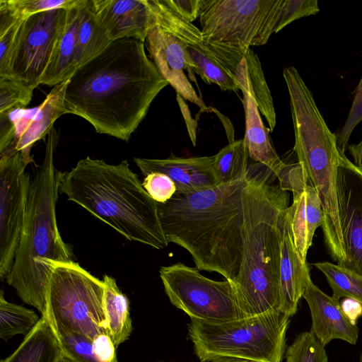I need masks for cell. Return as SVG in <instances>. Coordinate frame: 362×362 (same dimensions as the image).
<instances>
[{
    "instance_id": "obj_5",
    "label": "cell",
    "mask_w": 362,
    "mask_h": 362,
    "mask_svg": "<svg viewBox=\"0 0 362 362\" xmlns=\"http://www.w3.org/2000/svg\"><path fill=\"white\" fill-rule=\"evenodd\" d=\"M58 134L53 127L47 136L45 156L32 179L18 249L11 272L6 278L19 298L46 313L48 267L43 259L73 262L71 245L66 243L58 229L56 204L62 172L54 165Z\"/></svg>"
},
{
    "instance_id": "obj_30",
    "label": "cell",
    "mask_w": 362,
    "mask_h": 362,
    "mask_svg": "<svg viewBox=\"0 0 362 362\" xmlns=\"http://www.w3.org/2000/svg\"><path fill=\"white\" fill-rule=\"evenodd\" d=\"M34 88L13 76H0V117L24 109L30 102Z\"/></svg>"
},
{
    "instance_id": "obj_8",
    "label": "cell",
    "mask_w": 362,
    "mask_h": 362,
    "mask_svg": "<svg viewBox=\"0 0 362 362\" xmlns=\"http://www.w3.org/2000/svg\"><path fill=\"white\" fill-rule=\"evenodd\" d=\"M42 263L49 272L44 315L49 323L92 341L109 334L103 307V281L75 261L43 259Z\"/></svg>"
},
{
    "instance_id": "obj_7",
    "label": "cell",
    "mask_w": 362,
    "mask_h": 362,
    "mask_svg": "<svg viewBox=\"0 0 362 362\" xmlns=\"http://www.w3.org/2000/svg\"><path fill=\"white\" fill-rule=\"evenodd\" d=\"M293 124L294 151L320 199L324 213L322 228L325 243L332 257L339 263L345 254L337 197L340 151L336 136L318 110L297 114Z\"/></svg>"
},
{
    "instance_id": "obj_35",
    "label": "cell",
    "mask_w": 362,
    "mask_h": 362,
    "mask_svg": "<svg viewBox=\"0 0 362 362\" xmlns=\"http://www.w3.org/2000/svg\"><path fill=\"white\" fill-rule=\"evenodd\" d=\"M142 185L148 195L157 203H165L176 192V186L173 181L161 173L148 174Z\"/></svg>"
},
{
    "instance_id": "obj_12",
    "label": "cell",
    "mask_w": 362,
    "mask_h": 362,
    "mask_svg": "<svg viewBox=\"0 0 362 362\" xmlns=\"http://www.w3.org/2000/svg\"><path fill=\"white\" fill-rule=\"evenodd\" d=\"M67 18V9L55 8L23 20L10 61V76L34 89L40 84Z\"/></svg>"
},
{
    "instance_id": "obj_6",
    "label": "cell",
    "mask_w": 362,
    "mask_h": 362,
    "mask_svg": "<svg viewBox=\"0 0 362 362\" xmlns=\"http://www.w3.org/2000/svg\"><path fill=\"white\" fill-rule=\"evenodd\" d=\"M290 318L277 310L223 323L190 319L188 335L201 362L221 358L282 362Z\"/></svg>"
},
{
    "instance_id": "obj_33",
    "label": "cell",
    "mask_w": 362,
    "mask_h": 362,
    "mask_svg": "<svg viewBox=\"0 0 362 362\" xmlns=\"http://www.w3.org/2000/svg\"><path fill=\"white\" fill-rule=\"evenodd\" d=\"M320 11L316 0H282L274 28V33L282 30L293 21L315 15Z\"/></svg>"
},
{
    "instance_id": "obj_44",
    "label": "cell",
    "mask_w": 362,
    "mask_h": 362,
    "mask_svg": "<svg viewBox=\"0 0 362 362\" xmlns=\"http://www.w3.org/2000/svg\"><path fill=\"white\" fill-rule=\"evenodd\" d=\"M360 362H362V349H361V357H360Z\"/></svg>"
},
{
    "instance_id": "obj_22",
    "label": "cell",
    "mask_w": 362,
    "mask_h": 362,
    "mask_svg": "<svg viewBox=\"0 0 362 362\" xmlns=\"http://www.w3.org/2000/svg\"><path fill=\"white\" fill-rule=\"evenodd\" d=\"M290 230L295 247L303 262L312 245L315 230L324 222V213L318 195L311 185H308L286 209Z\"/></svg>"
},
{
    "instance_id": "obj_20",
    "label": "cell",
    "mask_w": 362,
    "mask_h": 362,
    "mask_svg": "<svg viewBox=\"0 0 362 362\" xmlns=\"http://www.w3.org/2000/svg\"><path fill=\"white\" fill-rule=\"evenodd\" d=\"M303 298L308 303L312 325L310 332L325 346L334 339H341L354 345L359 329L344 315L340 302L317 287L311 278L308 281Z\"/></svg>"
},
{
    "instance_id": "obj_27",
    "label": "cell",
    "mask_w": 362,
    "mask_h": 362,
    "mask_svg": "<svg viewBox=\"0 0 362 362\" xmlns=\"http://www.w3.org/2000/svg\"><path fill=\"white\" fill-rule=\"evenodd\" d=\"M40 317L35 311L6 300L3 289L0 293V337L7 341L17 334H28Z\"/></svg>"
},
{
    "instance_id": "obj_13",
    "label": "cell",
    "mask_w": 362,
    "mask_h": 362,
    "mask_svg": "<svg viewBox=\"0 0 362 362\" xmlns=\"http://www.w3.org/2000/svg\"><path fill=\"white\" fill-rule=\"evenodd\" d=\"M32 161L21 152L0 156V279L13 264L24 222L32 179L25 171Z\"/></svg>"
},
{
    "instance_id": "obj_18",
    "label": "cell",
    "mask_w": 362,
    "mask_h": 362,
    "mask_svg": "<svg viewBox=\"0 0 362 362\" xmlns=\"http://www.w3.org/2000/svg\"><path fill=\"white\" fill-rule=\"evenodd\" d=\"M134 162L146 176L151 173L168 175L176 192L189 194L219 185L214 170V156L182 158L171 153L167 158H134Z\"/></svg>"
},
{
    "instance_id": "obj_16",
    "label": "cell",
    "mask_w": 362,
    "mask_h": 362,
    "mask_svg": "<svg viewBox=\"0 0 362 362\" xmlns=\"http://www.w3.org/2000/svg\"><path fill=\"white\" fill-rule=\"evenodd\" d=\"M67 82L54 86L45 100L34 109H20L8 115L15 125L16 134L10 146L0 156L20 151L32 158L30 151L35 143L48 136L55 121L66 114L64 94Z\"/></svg>"
},
{
    "instance_id": "obj_39",
    "label": "cell",
    "mask_w": 362,
    "mask_h": 362,
    "mask_svg": "<svg viewBox=\"0 0 362 362\" xmlns=\"http://www.w3.org/2000/svg\"><path fill=\"white\" fill-rule=\"evenodd\" d=\"M16 134L15 125L9 115L0 117V153L13 142Z\"/></svg>"
},
{
    "instance_id": "obj_14",
    "label": "cell",
    "mask_w": 362,
    "mask_h": 362,
    "mask_svg": "<svg viewBox=\"0 0 362 362\" xmlns=\"http://www.w3.org/2000/svg\"><path fill=\"white\" fill-rule=\"evenodd\" d=\"M337 197L345 254L337 264L362 275V171L341 151Z\"/></svg>"
},
{
    "instance_id": "obj_10",
    "label": "cell",
    "mask_w": 362,
    "mask_h": 362,
    "mask_svg": "<svg viewBox=\"0 0 362 362\" xmlns=\"http://www.w3.org/2000/svg\"><path fill=\"white\" fill-rule=\"evenodd\" d=\"M159 275L170 303L190 319L223 323L244 318L229 280L209 279L181 262L161 267Z\"/></svg>"
},
{
    "instance_id": "obj_15",
    "label": "cell",
    "mask_w": 362,
    "mask_h": 362,
    "mask_svg": "<svg viewBox=\"0 0 362 362\" xmlns=\"http://www.w3.org/2000/svg\"><path fill=\"white\" fill-rule=\"evenodd\" d=\"M145 41L159 74L173 87L177 96L206 110L202 98L197 95L185 74L187 71L190 80L197 83L194 65L184 44L157 24L153 18Z\"/></svg>"
},
{
    "instance_id": "obj_2",
    "label": "cell",
    "mask_w": 362,
    "mask_h": 362,
    "mask_svg": "<svg viewBox=\"0 0 362 362\" xmlns=\"http://www.w3.org/2000/svg\"><path fill=\"white\" fill-rule=\"evenodd\" d=\"M247 174L202 191L180 194L158 214L168 243L186 250L199 271L216 272L232 281L242 259L243 191Z\"/></svg>"
},
{
    "instance_id": "obj_23",
    "label": "cell",
    "mask_w": 362,
    "mask_h": 362,
    "mask_svg": "<svg viewBox=\"0 0 362 362\" xmlns=\"http://www.w3.org/2000/svg\"><path fill=\"white\" fill-rule=\"evenodd\" d=\"M82 1L78 0L67 9L64 31L40 84L54 87L69 80L76 69L77 32Z\"/></svg>"
},
{
    "instance_id": "obj_37",
    "label": "cell",
    "mask_w": 362,
    "mask_h": 362,
    "mask_svg": "<svg viewBox=\"0 0 362 362\" xmlns=\"http://www.w3.org/2000/svg\"><path fill=\"white\" fill-rule=\"evenodd\" d=\"M23 21L0 32V76H10V61Z\"/></svg>"
},
{
    "instance_id": "obj_41",
    "label": "cell",
    "mask_w": 362,
    "mask_h": 362,
    "mask_svg": "<svg viewBox=\"0 0 362 362\" xmlns=\"http://www.w3.org/2000/svg\"><path fill=\"white\" fill-rule=\"evenodd\" d=\"M348 150L353 158V163L362 171V141L357 144L348 146Z\"/></svg>"
},
{
    "instance_id": "obj_25",
    "label": "cell",
    "mask_w": 362,
    "mask_h": 362,
    "mask_svg": "<svg viewBox=\"0 0 362 362\" xmlns=\"http://www.w3.org/2000/svg\"><path fill=\"white\" fill-rule=\"evenodd\" d=\"M103 281L104 315L109 334L117 347L129 339L133 330L129 300L119 288L113 277L105 274Z\"/></svg>"
},
{
    "instance_id": "obj_19",
    "label": "cell",
    "mask_w": 362,
    "mask_h": 362,
    "mask_svg": "<svg viewBox=\"0 0 362 362\" xmlns=\"http://www.w3.org/2000/svg\"><path fill=\"white\" fill-rule=\"evenodd\" d=\"M242 61L234 73V77L243 93V105L245 111V132L243 138L249 156L257 163L268 168L274 175L284 165V162L276 153L267 128L260 116V112L255 98L249 76L247 58Z\"/></svg>"
},
{
    "instance_id": "obj_3",
    "label": "cell",
    "mask_w": 362,
    "mask_h": 362,
    "mask_svg": "<svg viewBox=\"0 0 362 362\" xmlns=\"http://www.w3.org/2000/svg\"><path fill=\"white\" fill-rule=\"evenodd\" d=\"M242 199V259L230 282L245 318L280 310L281 218L289 206V194L249 170Z\"/></svg>"
},
{
    "instance_id": "obj_21",
    "label": "cell",
    "mask_w": 362,
    "mask_h": 362,
    "mask_svg": "<svg viewBox=\"0 0 362 362\" xmlns=\"http://www.w3.org/2000/svg\"><path fill=\"white\" fill-rule=\"evenodd\" d=\"M286 209L281 218L280 311L291 317L298 310V303L310 276L307 262H302L295 247Z\"/></svg>"
},
{
    "instance_id": "obj_43",
    "label": "cell",
    "mask_w": 362,
    "mask_h": 362,
    "mask_svg": "<svg viewBox=\"0 0 362 362\" xmlns=\"http://www.w3.org/2000/svg\"><path fill=\"white\" fill-rule=\"evenodd\" d=\"M59 362H71V361L62 354V356L59 360Z\"/></svg>"
},
{
    "instance_id": "obj_26",
    "label": "cell",
    "mask_w": 362,
    "mask_h": 362,
    "mask_svg": "<svg viewBox=\"0 0 362 362\" xmlns=\"http://www.w3.org/2000/svg\"><path fill=\"white\" fill-rule=\"evenodd\" d=\"M249 152L243 139L233 140L214 155V170L218 185L238 178L249 170Z\"/></svg>"
},
{
    "instance_id": "obj_34",
    "label": "cell",
    "mask_w": 362,
    "mask_h": 362,
    "mask_svg": "<svg viewBox=\"0 0 362 362\" xmlns=\"http://www.w3.org/2000/svg\"><path fill=\"white\" fill-rule=\"evenodd\" d=\"M279 181V187L284 191H291L293 197L300 194L308 185V176L300 163H284L275 175Z\"/></svg>"
},
{
    "instance_id": "obj_28",
    "label": "cell",
    "mask_w": 362,
    "mask_h": 362,
    "mask_svg": "<svg viewBox=\"0 0 362 362\" xmlns=\"http://www.w3.org/2000/svg\"><path fill=\"white\" fill-rule=\"evenodd\" d=\"M313 265L324 274L332 290V298L339 300L351 298L362 303V275L327 262Z\"/></svg>"
},
{
    "instance_id": "obj_36",
    "label": "cell",
    "mask_w": 362,
    "mask_h": 362,
    "mask_svg": "<svg viewBox=\"0 0 362 362\" xmlns=\"http://www.w3.org/2000/svg\"><path fill=\"white\" fill-rule=\"evenodd\" d=\"M362 121V77L356 88L353 104L344 127L335 134L338 149L345 153L348 148L349 137L356 127Z\"/></svg>"
},
{
    "instance_id": "obj_31",
    "label": "cell",
    "mask_w": 362,
    "mask_h": 362,
    "mask_svg": "<svg viewBox=\"0 0 362 362\" xmlns=\"http://www.w3.org/2000/svg\"><path fill=\"white\" fill-rule=\"evenodd\" d=\"M284 356L286 362H328L325 346L310 332L297 335Z\"/></svg>"
},
{
    "instance_id": "obj_38",
    "label": "cell",
    "mask_w": 362,
    "mask_h": 362,
    "mask_svg": "<svg viewBox=\"0 0 362 362\" xmlns=\"http://www.w3.org/2000/svg\"><path fill=\"white\" fill-rule=\"evenodd\" d=\"M176 14L192 23L199 18L200 0H162Z\"/></svg>"
},
{
    "instance_id": "obj_29",
    "label": "cell",
    "mask_w": 362,
    "mask_h": 362,
    "mask_svg": "<svg viewBox=\"0 0 362 362\" xmlns=\"http://www.w3.org/2000/svg\"><path fill=\"white\" fill-rule=\"evenodd\" d=\"M51 326L59 341L62 354L71 362H103L96 355L91 339L81 334L52 325Z\"/></svg>"
},
{
    "instance_id": "obj_24",
    "label": "cell",
    "mask_w": 362,
    "mask_h": 362,
    "mask_svg": "<svg viewBox=\"0 0 362 362\" xmlns=\"http://www.w3.org/2000/svg\"><path fill=\"white\" fill-rule=\"evenodd\" d=\"M62 349L46 315L25 336L18 347L1 362H59Z\"/></svg>"
},
{
    "instance_id": "obj_40",
    "label": "cell",
    "mask_w": 362,
    "mask_h": 362,
    "mask_svg": "<svg viewBox=\"0 0 362 362\" xmlns=\"http://www.w3.org/2000/svg\"><path fill=\"white\" fill-rule=\"evenodd\" d=\"M340 307L347 320L351 325H356L358 319L362 316V303L351 298H344L340 303Z\"/></svg>"
},
{
    "instance_id": "obj_17",
    "label": "cell",
    "mask_w": 362,
    "mask_h": 362,
    "mask_svg": "<svg viewBox=\"0 0 362 362\" xmlns=\"http://www.w3.org/2000/svg\"><path fill=\"white\" fill-rule=\"evenodd\" d=\"M98 23L110 42L134 38L145 42L153 22L148 0H92Z\"/></svg>"
},
{
    "instance_id": "obj_1",
    "label": "cell",
    "mask_w": 362,
    "mask_h": 362,
    "mask_svg": "<svg viewBox=\"0 0 362 362\" xmlns=\"http://www.w3.org/2000/svg\"><path fill=\"white\" fill-rule=\"evenodd\" d=\"M168 84L147 56L144 42L119 39L74 71L64 107L66 114L85 119L97 133L128 141Z\"/></svg>"
},
{
    "instance_id": "obj_32",
    "label": "cell",
    "mask_w": 362,
    "mask_h": 362,
    "mask_svg": "<svg viewBox=\"0 0 362 362\" xmlns=\"http://www.w3.org/2000/svg\"><path fill=\"white\" fill-rule=\"evenodd\" d=\"M78 0H0L18 20L46 11L55 8L68 9L77 3Z\"/></svg>"
},
{
    "instance_id": "obj_9",
    "label": "cell",
    "mask_w": 362,
    "mask_h": 362,
    "mask_svg": "<svg viewBox=\"0 0 362 362\" xmlns=\"http://www.w3.org/2000/svg\"><path fill=\"white\" fill-rule=\"evenodd\" d=\"M282 0H200L201 31L208 40L249 47L265 45Z\"/></svg>"
},
{
    "instance_id": "obj_4",
    "label": "cell",
    "mask_w": 362,
    "mask_h": 362,
    "mask_svg": "<svg viewBox=\"0 0 362 362\" xmlns=\"http://www.w3.org/2000/svg\"><path fill=\"white\" fill-rule=\"evenodd\" d=\"M59 194L85 209L130 241L163 249L168 245L157 202L127 160L112 165L87 156L62 173Z\"/></svg>"
},
{
    "instance_id": "obj_42",
    "label": "cell",
    "mask_w": 362,
    "mask_h": 362,
    "mask_svg": "<svg viewBox=\"0 0 362 362\" xmlns=\"http://www.w3.org/2000/svg\"><path fill=\"white\" fill-rule=\"evenodd\" d=\"M211 362H250L245 360L235 359V358H221Z\"/></svg>"
},
{
    "instance_id": "obj_11",
    "label": "cell",
    "mask_w": 362,
    "mask_h": 362,
    "mask_svg": "<svg viewBox=\"0 0 362 362\" xmlns=\"http://www.w3.org/2000/svg\"><path fill=\"white\" fill-rule=\"evenodd\" d=\"M148 1L155 22L184 44L194 73L222 90H240L237 80L227 69L233 54L230 45L206 39L199 28L170 10L162 0Z\"/></svg>"
}]
</instances>
